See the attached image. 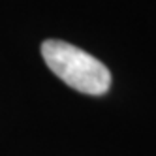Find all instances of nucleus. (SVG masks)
<instances>
[{"label": "nucleus", "instance_id": "f257e3e1", "mask_svg": "<svg viewBox=\"0 0 156 156\" xmlns=\"http://www.w3.org/2000/svg\"><path fill=\"white\" fill-rule=\"evenodd\" d=\"M41 57L47 68L68 87L88 96H102L111 88V72L87 51L62 40H45Z\"/></svg>", "mask_w": 156, "mask_h": 156}]
</instances>
